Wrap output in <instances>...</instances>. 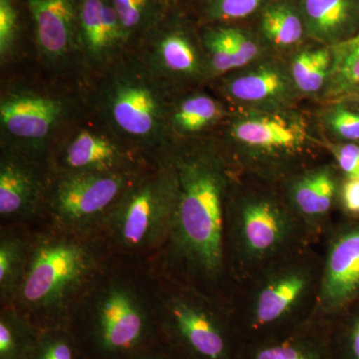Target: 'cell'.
Returning <instances> with one entry per match:
<instances>
[{
  "instance_id": "6da1fadb",
  "label": "cell",
  "mask_w": 359,
  "mask_h": 359,
  "mask_svg": "<svg viewBox=\"0 0 359 359\" xmlns=\"http://www.w3.org/2000/svg\"><path fill=\"white\" fill-rule=\"evenodd\" d=\"M178 202L170 238L180 256L208 276L223 264V162L209 146L184 148L172 155Z\"/></svg>"
},
{
  "instance_id": "7a4b0ae2",
  "label": "cell",
  "mask_w": 359,
  "mask_h": 359,
  "mask_svg": "<svg viewBox=\"0 0 359 359\" xmlns=\"http://www.w3.org/2000/svg\"><path fill=\"white\" fill-rule=\"evenodd\" d=\"M171 87L140 54L125 53L101 72L94 92L99 119L127 147L157 150L172 136Z\"/></svg>"
},
{
  "instance_id": "3957f363",
  "label": "cell",
  "mask_w": 359,
  "mask_h": 359,
  "mask_svg": "<svg viewBox=\"0 0 359 359\" xmlns=\"http://www.w3.org/2000/svg\"><path fill=\"white\" fill-rule=\"evenodd\" d=\"M178 193L171 161L148 176L135 180L106 221L117 242L140 250L155 247L170 237Z\"/></svg>"
},
{
  "instance_id": "277c9868",
  "label": "cell",
  "mask_w": 359,
  "mask_h": 359,
  "mask_svg": "<svg viewBox=\"0 0 359 359\" xmlns=\"http://www.w3.org/2000/svg\"><path fill=\"white\" fill-rule=\"evenodd\" d=\"M95 266L88 248L77 241L47 238L33 248L18 294L33 309L60 308L83 287Z\"/></svg>"
},
{
  "instance_id": "5b68a950",
  "label": "cell",
  "mask_w": 359,
  "mask_h": 359,
  "mask_svg": "<svg viewBox=\"0 0 359 359\" xmlns=\"http://www.w3.org/2000/svg\"><path fill=\"white\" fill-rule=\"evenodd\" d=\"M136 179L132 171L63 172L49 193L52 216L68 230H87L107 221Z\"/></svg>"
},
{
  "instance_id": "8992f818",
  "label": "cell",
  "mask_w": 359,
  "mask_h": 359,
  "mask_svg": "<svg viewBox=\"0 0 359 359\" xmlns=\"http://www.w3.org/2000/svg\"><path fill=\"white\" fill-rule=\"evenodd\" d=\"M70 112V102L27 89H15L2 96L0 126L15 151L42 148Z\"/></svg>"
},
{
  "instance_id": "52a82bcc",
  "label": "cell",
  "mask_w": 359,
  "mask_h": 359,
  "mask_svg": "<svg viewBox=\"0 0 359 359\" xmlns=\"http://www.w3.org/2000/svg\"><path fill=\"white\" fill-rule=\"evenodd\" d=\"M228 135L238 147L262 156L294 154L311 140L308 122L290 110L245 111L231 120Z\"/></svg>"
},
{
  "instance_id": "ba28073f",
  "label": "cell",
  "mask_w": 359,
  "mask_h": 359,
  "mask_svg": "<svg viewBox=\"0 0 359 359\" xmlns=\"http://www.w3.org/2000/svg\"><path fill=\"white\" fill-rule=\"evenodd\" d=\"M219 90L245 111L289 110L299 95L289 66L269 58L224 75Z\"/></svg>"
},
{
  "instance_id": "9c48e42d",
  "label": "cell",
  "mask_w": 359,
  "mask_h": 359,
  "mask_svg": "<svg viewBox=\"0 0 359 359\" xmlns=\"http://www.w3.org/2000/svg\"><path fill=\"white\" fill-rule=\"evenodd\" d=\"M147 313L138 295L124 285H111L95 304L97 339L110 353H123L140 344L147 330Z\"/></svg>"
},
{
  "instance_id": "30bf717a",
  "label": "cell",
  "mask_w": 359,
  "mask_h": 359,
  "mask_svg": "<svg viewBox=\"0 0 359 359\" xmlns=\"http://www.w3.org/2000/svg\"><path fill=\"white\" fill-rule=\"evenodd\" d=\"M78 37L84 62L100 72L124 55L129 40L112 1L107 0L80 1Z\"/></svg>"
},
{
  "instance_id": "8fae6325",
  "label": "cell",
  "mask_w": 359,
  "mask_h": 359,
  "mask_svg": "<svg viewBox=\"0 0 359 359\" xmlns=\"http://www.w3.org/2000/svg\"><path fill=\"white\" fill-rule=\"evenodd\" d=\"M156 74L173 87L209 77L204 48L189 33L170 28L160 33L139 53Z\"/></svg>"
},
{
  "instance_id": "7c38bea8",
  "label": "cell",
  "mask_w": 359,
  "mask_h": 359,
  "mask_svg": "<svg viewBox=\"0 0 359 359\" xmlns=\"http://www.w3.org/2000/svg\"><path fill=\"white\" fill-rule=\"evenodd\" d=\"M40 54L59 65L80 52L78 11L74 0H28Z\"/></svg>"
},
{
  "instance_id": "4fadbf2b",
  "label": "cell",
  "mask_w": 359,
  "mask_h": 359,
  "mask_svg": "<svg viewBox=\"0 0 359 359\" xmlns=\"http://www.w3.org/2000/svg\"><path fill=\"white\" fill-rule=\"evenodd\" d=\"M44 194L36 168L23 153L7 148L0 161V215L6 219H25L39 210Z\"/></svg>"
},
{
  "instance_id": "5bb4252c",
  "label": "cell",
  "mask_w": 359,
  "mask_h": 359,
  "mask_svg": "<svg viewBox=\"0 0 359 359\" xmlns=\"http://www.w3.org/2000/svg\"><path fill=\"white\" fill-rule=\"evenodd\" d=\"M126 148L107 129L80 128L61 152V167L63 172L131 171Z\"/></svg>"
},
{
  "instance_id": "9a60e30c",
  "label": "cell",
  "mask_w": 359,
  "mask_h": 359,
  "mask_svg": "<svg viewBox=\"0 0 359 359\" xmlns=\"http://www.w3.org/2000/svg\"><path fill=\"white\" fill-rule=\"evenodd\" d=\"M238 237L250 256L264 257L283 244L290 231L289 219L278 203L252 197L241 205Z\"/></svg>"
},
{
  "instance_id": "2e32d148",
  "label": "cell",
  "mask_w": 359,
  "mask_h": 359,
  "mask_svg": "<svg viewBox=\"0 0 359 359\" xmlns=\"http://www.w3.org/2000/svg\"><path fill=\"white\" fill-rule=\"evenodd\" d=\"M359 292V231L340 236L330 248L320 299L337 306Z\"/></svg>"
},
{
  "instance_id": "e0dca14e",
  "label": "cell",
  "mask_w": 359,
  "mask_h": 359,
  "mask_svg": "<svg viewBox=\"0 0 359 359\" xmlns=\"http://www.w3.org/2000/svg\"><path fill=\"white\" fill-rule=\"evenodd\" d=\"M169 313L175 327L196 353L208 359L222 358L224 337L209 314L182 299L170 302Z\"/></svg>"
},
{
  "instance_id": "ac0fdd59",
  "label": "cell",
  "mask_w": 359,
  "mask_h": 359,
  "mask_svg": "<svg viewBox=\"0 0 359 359\" xmlns=\"http://www.w3.org/2000/svg\"><path fill=\"white\" fill-rule=\"evenodd\" d=\"M299 9L311 39L327 47L346 40L353 18V0H302Z\"/></svg>"
},
{
  "instance_id": "d6986e66",
  "label": "cell",
  "mask_w": 359,
  "mask_h": 359,
  "mask_svg": "<svg viewBox=\"0 0 359 359\" xmlns=\"http://www.w3.org/2000/svg\"><path fill=\"white\" fill-rule=\"evenodd\" d=\"M223 104L205 93H193L175 101L170 117L171 133L194 136L214 126L224 117Z\"/></svg>"
},
{
  "instance_id": "ffe728a7",
  "label": "cell",
  "mask_w": 359,
  "mask_h": 359,
  "mask_svg": "<svg viewBox=\"0 0 359 359\" xmlns=\"http://www.w3.org/2000/svg\"><path fill=\"white\" fill-rule=\"evenodd\" d=\"M335 181L325 168L302 175L290 190L294 207L309 218L323 216L332 207L335 195Z\"/></svg>"
},
{
  "instance_id": "44dd1931",
  "label": "cell",
  "mask_w": 359,
  "mask_h": 359,
  "mask_svg": "<svg viewBox=\"0 0 359 359\" xmlns=\"http://www.w3.org/2000/svg\"><path fill=\"white\" fill-rule=\"evenodd\" d=\"M262 35L269 44L280 49H290L301 43L306 32L301 9L290 2H276L262 14Z\"/></svg>"
},
{
  "instance_id": "7402d4cb",
  "label": "cell",
  "mask_w": 359,
  "mask_h": 359,
  "mask_svg": "<svg viewBox=\"0 0 359 359\" xmlns=\"http://www.w3.org/2000/svg\"><path fill=\"white\" fill-rule=\"evenodd\" d=\"M332 56L330 47L306 48L297 51L289 68L299 94L306 96L323 93L330 77Z\"/></svg>"
},
{
  "instance_id": "603a6c76",
  "label": "cell",
  "mask_w": 359,
  "mask_h": 359,
  "mask_svg": "<svg viewBox=\"0 0 359 359\" xmlns=\"http://www.w3.org/2000/svg\"><path fill=\"white\" fill-rule=\"evenodd\" d=\"M306 285V278L301 273H287L269 283L257 297V323L266 325L282 318L301 297Z\"/></svg>"
},
{
  "instance_id": "cb8c5ba5",
  "label": "cell",
  "mask_w": 359,
  "mask_h": 359,
  "mask_svg": "<svg viewBox=\"0 0 359 359\" xmlns=\"http://www.w3.org/2000/svg\"><path fill=\"white\" fill-rule=\"evenodd\" d=\"M332 62L323 96L337 98L359 88V32L330 47Z\"/></svg>"
},
{
  "instance_id": "d4e9b609",
  "label": "cell",
  "mask_w": 359,
  "mask_h": 359,
  "mask_svg": "<svg viewBox=\"0 0 359 359\" xmlns=\"http://www.w3.org/2000/svg\"><path fill=\"white\" fill-rule=\"evenodd\" d=\"M28 255L20 238L4 236L0 241V292L4 299L20 290L27 266Z\"/></svg>"
},
{
  "instance_id": "484cf974",
  "label": "cell",
  "mask_w": 359,
  "mask_h": 359,
  "mask_svg": "<svg viewBox=\"0 0 359 359\" xmlns=\"http://www.w3.org/2000/svg\"><path fill=\"white\" fill-rule=\"evenodd\" d=\"M237 70L264 58V47L250 33L237 27H226Z\"/></svg>"
},
{
  "instance_id": "4316f807",
  "label": "cell",
  "mask_w": 359,
  "mask_h": 359,
  "mask_svg": "<svg viewBox=\"0 0 359 359\" xmlns=\"http://www.w3.org/2000/svg\"><path fill=\"white\" fill-rule=\"evenodd\" d=\"M25 327L15 316L2 313L0 318V359H18L26 340Z\"/></svg>"
},
{
  "instance_id": "83f0119b",
  "label": "cell",
  "mask_w": 359,
  "mask_h": 359,
  "mask_svg": "<svg viewBox=\"0 0 359 359\" xmlns=\"http://www.w3.org/2000/svg\"><path fill=\"white\" fill-rule=\"evenodd\" d=\"M129 39L134 32L149 23L152 0H111Z\"/></svg>"
},
{
  "instance_id": "f1b7e54d",
  "label": "cell",
  "mask_w": 359,
  "mask_h": 359,
  "mask_svg": "<svg viewBox=\"0 0 359 359\" xmlns=\"http://www.w3.org/2000/svg\"><path fill=\"white\" fill-rule=\"evenodd\" d=\"M266 0H209L208 15L215 20H238L249 18Z\"/></svg>"
},
{
  "instance_id": "f546056e",
  "label": "cell",
  "mask_w": 359,
  "mask_h": 359,
  "mask_svg": "<svg viewBox=\"0 0 359 359\" xmlns=\"http://www.w3.org/2000/svg\"><path fill=\"white\" fill-rule=\"evenodd\" d=\"M18 30V14L13 0H0V57L1 62L13 54Z\"/></svg>"
},
{
  "instance_id": "4dcf8cb0",
  "label": "cell",
  "mask_w": 359,
  "mask_h": 359,
  "mask_svg": "<svg viewBox=\"0 0 359 359\" xmlns=\"http://www.w3.org/2000/svg\"><path fill=\"white\" fill-rule=\"evenodd\" d=\"M325 124L332 133L348 141H359V113L337 105L325 115Z\"/></svg>"
},
{
  "instance_id": "1f68e13d",
  "label": "cell",
  "mask_w": 359,
  "mask_h": 359,
  "mask_svg": "<svg viewBox=\"0 0 359 359\" xmlns=\"http://www.w3.org/2000/svg\"><path fill=\"white\" fill-rule=\"evenodd\" d=\"M340 169L349 180H359V145L346 144L332 148Z\"/></svg>"
},
{
  "instance_id": "d6a6232c",
  "label": "cell",
  "mask_w": 359,
  "mask_h": 359,
  "mask_svg": "<svg viewBox=\"0 0 359 359\" xmlns=\"http://www.w3.org/2000/svg\"><path fill=\"white\" fill-rule=\"evenodd\" d=\"M34 359H74V353L67 339L55 337L42 342Z\"/></svg>"
},
{
  "instance_id": "836d02e7",
  "label": "cell",
  "mask_w": 359,
  "mask_h": 359,
  "mask_svg": "<svg viewBox=\"0 0 359 359\" xmlns=\"http://www.w3.org/2000/svg\"><path fill=\"white\" fill-rule=\"evenodd\" d=\"M257 359H314L297 347L278 346L269 347L257 353Z\"/></svg>"
},
{
  "instance_id": "e575fe53",
  "label": "cell",
  "mask_w": 359,
  "mask_h": 359,
  "mask_svg": "<svg viewBox=\"0 0 359 359\" xmlns=\"http://www.w3.org/2000/svg\"><path fill=\"white\" fill-rule=\"evenodd\" d=\"M344 205L349 212H359V180H349L342 191Z\"/></svg>"
},
{
  "instance_id": "d590c367",
  "label": "cell",
  "mask_w": 359,
  "mask_h": 359,
  "mask_svg": "<svg viewBox=\"0 0 359 359\" xmlns=\"http://www.w3.org/2000/svg\"><path fill=\"white\" fill-rule=\"evenodd\" d=\"M353 349L356 359H359V323L355 325L353 330Z\"/></svg>"
},
{
  "instance_id": "8d00e7d4",
  "label": "cell",
  "mask_w": 359,
  "mask_h": 359,
  "mask_svg": "<svg viewBox=\"0 0 359 359\" xmlns=\"http://www.w3.org/2000/svg\"><path fill=\"white\" fill-rule=\"evenodd\" d=\"M356 90H358V99H359V88L358 89H356ZM355 90V91H356Z\"/></svg>"
},
{
  "instance_id": "74e56055",
  "label": "cell",
  "mask_w": 359,
  "mask_h": 359,
  "mask_svg": "<svg viewBox=\"0 0 359 359\" xmlns=\"http://www.w3.org/2000/svg\"><path fill=\"white\" fill-rule=\"evenodd\" d=\"M146 359H156V358H146Z\"/></svg>"
}]
</instances>
